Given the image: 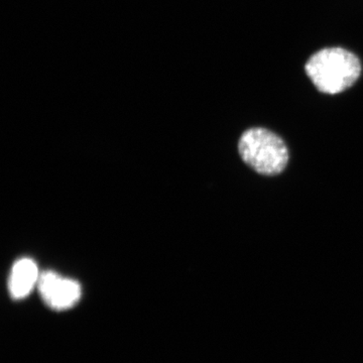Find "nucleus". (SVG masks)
Segmentation results:
<instances>
[{"instance_id":"obj_1","label":"nucleus","mask_w":363,"mask_h":363,"mask_svg":"<svg viewBox=\"0 0 363 363\" xmlns=\"http://www.w3.org/2000/svg\"><path fill=\"white\" fill-rule=\"evenodd\" d=\"M306 72L313 84L325 94H338L357 82L362 73L359 60L342 48H328L313 55Z\"/></svg>"},{"instance_id":"obj_2","label":"nucleus","mask_w":363,"mask_h":363,"mask_svg":"<svg viewBox=\"0 0 363 363\" xmlns=\"http://www.w3.org/2000/svg\"><path fill=\"white\" fill-rule=\"evenodd\" d=\"M238 152L243 162L264 176H276L286 169L289 150L285 142L266 128H250L242 133Z\"/></svg>"},{"instance_id":"obj_3","label":"nucleus","mask_w":363,"mask_h":363,"mask_svg":"<svg viewBox=\"0 0 363 363\" xmlns=\"http://www.w3.org/2000/svg\"><path fill=\"white\" fill-rule=\"evenodd\" d=\"M37 288L45 304L56 311L70 309L82 296V288L77 281L52 271L40 272Z\"/></svg>"},{"instance_id":"obj_4","label":"nucleus","mask_w":363,"mask_h":363,"mask_svg":"<svg viewBox=\"0 0 363 363\" xmlns=\"http://www.w3.org/2000/svg\"><path fill=\"white\" fill-rule=\"evenodd\" d=\"M40 272L35 260L23 257L14 262L9 279V290L14 300H21L38 286Z\"/></svg>"}]
</instances>
